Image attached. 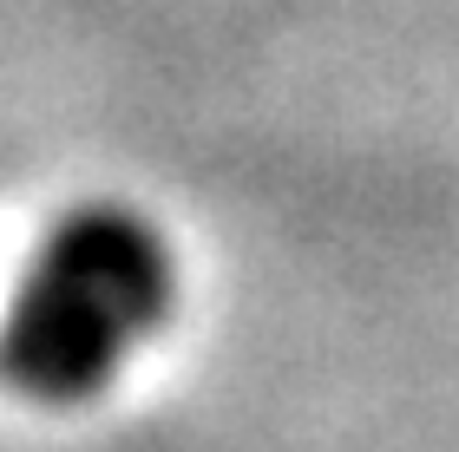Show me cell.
<instances>
[{
    "label": "cell",
    "instance_id": "cell-1",
    "mask_svg": "<svg viewBox=\"0 0 459 452\" xmlns=\"http://www.w3.org/2000/svg\"><path fill=\"white\" fill-rule=\"evenodd\" d=\"M178 308V256L152 217L86 203L33 250L0 321V367L33 400H92Z\"/></svg>",
    "mask_w": 459,
    "mask_h": 452
}]
</instances>
